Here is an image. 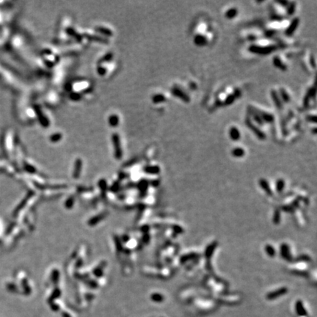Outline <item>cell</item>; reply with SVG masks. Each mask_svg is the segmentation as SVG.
I'll return each mask as SVG.
<instances>
[{
  "instance_id": "30bf717a",
  "label": "cell",
  "mask_w": 317,
  "mask_h": 317,
  "mask_svg": "<svg viewBox=\"0 0 317 317\" xmlns=\"http://www.w3.org/2000/svg\"><path fill=\"white\" fill-rule=\"evenodd\" d=\"M232 155L235 157H242L245 155V151L242 148H236L233 149Z\"/></svg>"
},
{
  "instance_id": "9a60e30c",
  "label": "cell",
  "mask_w": 317,
  "mask_h": 317,
  "mask_svg": "<svg viewBox=\"0 0 317 317\" xmlns=\"http://www.w3.org/2000/svg\"><path fill=\"white\" fill-rule=\"evenodd\" d=\"M234 101V97L233 96H229V97L228 98V99H226V104H231V103H233V101Z\"/></svg>"
},
{
  "instance_id": "9c48e42d",
  "label": "cell",
  "mask_w": 317,
  "mask_h": 317,
  "mask_svg": "<svg viewBox=\"0 0 317 317\" xmlns=\"http://www.w3.org/2000/svg\"><path fill=\"white\" fill-rule=\"evenodd\" d=\"M238 14V10L236 8H231L228 10L225 13V16L228 19H233L236 17Z\"/></svg>"
},
{
  "instance_id": "3957f363",
  "label": "cell",
  "mask_w": 317,
  "mask_h": 317,
  "mask_svg": "<svg viewBox=\"0 0 317 317\" xmlns=\"http://www.w3.org/2000/svg\"><path fill=\"white\" fill-rule=\"evenodd\" d=\"M246 125L248 126V127L250 128V129H251L252 132H254L255 134H256L259 139H261V140H263V139L265 138V134H264L263 133V132H261L260 129H258V128L256 127V126H254V125H253V123H252L250 122V121L249 119L246 120Z\"/></svg>"
},
{
  "instance_id": "277c9868",
  "label": "cell",
  "mask_w": 317,
  "mask_h": 317,
  "mask_svg": "<svg viewBox=\"0 0 317 317\" xmlns=\"http://www.w3.org/2000/svg\"><path fill=\"white\" fill-rule=\"evenodd\" d=\"M173 93L175 96H176L178 98H180L181 99H182V101H184V102L188 103L190 101V97L184 92H183L182 90H181L178 88H175L173 90Z\"/></svg>"
},
{
  "instance_id": "e0dca14e",
  "label": "cell",
  "mask_w": 317,
  "mask_h": 317,
  "mask_svg": "<svg viewBox=\"0 0 317 317\" xmlns=\"http://www.w3.org/2000/svg\"><path fill=\"white\" fill-rule=\"evenodd\" d=\"M277 2L280 5H282L283 7H285L284 5H289V2H286V1H278Z\"/></svg>"
},
{
  "instance_id": "4fadbf2b",
  "label": "cell",
  "mask_w": 317,
  "mask_h": 317,
  "mask_svg": "<svg viewBox=\"0 0 317 317\" xmlns=\"http://www.w3.org/2000/svg\"><path fill=\"white\" fill-rule=\"evenodd\" d=\"M295 8H296V3L295 2H292V3L290 4V5L289 6H288V12L287 13H289V15H292L294 13V10H295Z\"/></svg>"
},
{
  "instance_id": "5b68a950",
  "label": "cell",
  "mask_w": 317,
  "mask_h": 317,
  "mask_svg": "<svg viewBox=\"0 0 317 317\" xmlns=\"http://www.w3.org/2000/svg\"><path fill=\"white\" fill-rule=\"evenodd\" d=\"M229 136L231 140L236 141V140L240 139V132H239L238 128L233 126L229 130Z\"/></svg>"
},
{
  "instance_id": "5bb4252c",
  "label": "cell",
  "mask_w": 317,
  "mask_h": 317,
  "mask_svg": "<svg viewBox=\"0 0 317 317\" xmlns=\"http://www.w3.org/2000/svg\"><path fill=\"white\" fill-rule=\"evenodd\" d=\"M267 252L268 253L269 256H273L275 255V250H274L273 247L272 246H267Z\"/></svg>"
},
{
  "instance_id": "7a4b0ae2",
  "label": "cell",
  "mask_w": 317,
  "mask_h": 317,
  "mask_svg": "<svg viewBox=\"0 0 317 317\" xmlns=\"http://www.w3.org/2000/svg\"><path fill=\"white\" fill-rule=\"evenodd\" d=\"M299 24H300V19L298 18H295L292 21L291 24H289V27H287L286 30V35L287 36H291L295 32L296 30L298 27Z\"/></svg>"
},
{
  "instance_id": "2e32d148",
  "label": "cell",
  "mask_w": 317,
  "mask_h": 317,
  "mask_svg": "<svg viewBox=\"0 0 317 317\" xmlns=\"http://www.w3.org/2000/svg\"><path fill=\"white\" fill-rule=\"evenodd\" d=\"M308 120L310 121H312V122H314V123H316V116H308Z\"/></svg>"
},
{
  "instance_id": "6da1fadb",
  "label": "cell",
  "mask_w": 317,
  "mask_h": 317,
  "mask_svg": "<svg viewBox=\"0 0 317 317\" xmlns=\"http://www.w3.org/2000/svg\"><path fill=\"white\" fill-rule=\"evenodd\" d=\"M277 49L275 46H260L256 45H251L249 47V51L253 54L261 55H267L271 54Z\"/></svg>"
},
{
  "instance_id": "7c38bea8",
  "label": "cell",
  "mask_w": 317,
  "mask_h": 317,
  "mask_svg": "<svg viewBox=\"0 0 317 317\" xmlns=\"http://www.w3.org/2000/svg\"><path fill=\"white\" fill-rule=\"evenodd\" d=\"M252 115H253V119H254V121H256V123H257L258 124H259L260 126H263L264 125V121H263L262 118L261 117V115H260V114H258V113H252Z\"/></svg>"
},
{
  "instance_id": "8fae6325",
  "label": "cell",
  "mask_w": 317,
  "mask_h": 317,
  "mask_svg": "<svg viewBox=\"0 0 317 317\" xmlns=\"http://www.w3.org/2000/svg\"><path fill=\"white\" fill-rule=\"evenodd\" d=\"M280 94L281 98H282V100L283 102L288 103L290 101V97H289V95L287 94V93L286 92L284 89H280Z\"/></svg>"
},
{
  "instance_id": "8992f818",
  "label": "cell",
  "mask_w": 317,
  "mask_h": 317,
  "mask_svg": "<svg viewBox=\"0 0 317 317\" xmlns=\"http://www.w3.org/2000/svg\"><path fill=\"white\" fill-rule=\"evenodd\" d=\"M194 43L198 46H203L207 44V39L203 35H197L194 38Z\"/></svg>"
},
{
  "instance_id": "ba28073f",
  "label": "cell",
  "mask_w": 317,
  "mask_h": 317,
  "mask_svg": "<svg viewBox=\"0 0 317 317\" xmlns=\"http://www.w3.org/2000/svg\"><path fill=\"white\" fill-rule=\"evenodd\" d=\"M273 64L278 68H280V70L283 71H285L286 70V66L285 65V64L282 62V60L278 57H275L273 59Z\"/></svg>"
},
{
  "instance_id": "52a82bcc",
  "label": "cell",
  "mask_w": 317,
  "mask_h": 317,
  "mask_svg": "<svg viewBox=\"0 0 317 317\" xmlns=\"http://www.w3.org/2000/svg\"><path fill=\"white\" fill-rule=\"evenodd\" d=\"M271 96H272V100H273L274 103H275V104L276 105V107H278V109H282L283 108L282 101H281L280 99L279 95L278 94V93H277L276 91H275V90H272L271 93Z\"/></svg>"
}]
</instances>
